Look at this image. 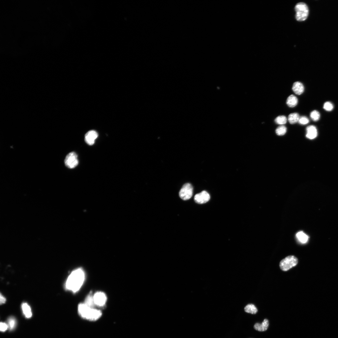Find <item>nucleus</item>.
<instances>
[{
    "instance_id": "f257e3e1",
    "label": "nucleus",
    "mask_w": 338,
    "mask_h": 338,
    "mask_svg": "<svg viewBox=\"0 0 338 338\" xmlns=\"http://www.w3.org/2000/svg\"><path fill=\"white\" fill-rule=\"evenodd\" d=\"M85 279L84 272L82 269L78 268L73 271L66 282V289L73 293L76 292L83 285Z\"/></svg>"
},
{
    "instance_id": "f03ea898",
    "label": "nucleus",
    "mask_w": 338,
    "mask_h": 338,
    "mask_svg": "<svg viewBox=\"0 0 338 338\" xmlns=\"http://www.w3.org/2000/svg\"><path fill=\"white\" fill-rule=\"evenodd\" d=\"M295 18L297 20L302 21L307 19L309 14V9L307 5L304 3L297 4L295 7Z\"/></svg>"
},
{
    "instance_id": "7ed1b4c3",
    "label": "nucleus",
    "mask_w": 338,
    "mask_h": 338,
    "mask_svg": "<svg viewBox=\"0 0 338 338\" xmlns=\"http://www.w3.org/2000/svg\"><path fill=\"white\" fill-rule=\"evenodd\" d=\"M298 262V259L295 257L293 255H290L280 262V266L282 270L286 271L295 266L297 264Z\"/></svg>"
},
{
    "instance_id": "20e7f679",
    "label": "nucleus",
    "mask_w": 338,
    "mask_h": 338,
    "mask_svg": "<svg viewBox=\"0 0 338 338\" xmlns=\"http://www.w3.org/2000/svg\"><path fill=\"white\" fill-rule=\"evenodd\" d=\"M193 187L190 184H185L179 192V196L181 199L186 201L190 199L193 194Z\"/></svg>"
},
{
    "instance_id": "39448f33",
    "label": "nucleus",
    "mask_w": 338,
    "mask_h": 338,
    "mask_svg": "<svg viewBox=\"0 0 338 338\" xmlns=\"http://www.w3.org/2000/svg\"><path fill=\"white\" fill-rule=\"evenodd\" d=\"M77 154L74 152L69 153L66 156L65 163L66 166L70 169H73L77 167L78 164Z\"/></svg>"
},
{
    "instance_id": "423d86ee",
    "label": "nucleus",
    "mask_w": 338,
    "mask_h": 338,
    "mask_svg": "<svg viewBox=\"0 0 338 338\" xmlns=\"http://www.w3.org/2000/svg\"><path fill=\"white\" fill-rule=\"evenodd\" d=\"M95 305L99 307L104 306L107 301L106 296L102 292H96L93 296Z\"/></svg>"
},
{
    "instance_id": "0eeeda50",
    "label": "nucleus",
    "mask_w": 338,
    "mask_h": 338,
    "mask_svg": "<svg viewBox=\"0 0 338 338\" xmlns=\"http://www.w3.org/2000/svg\"><path fill=\"white\" fill-rule=\"evenodd\" d=\"M210 199V196L207 191H204L196 194L194 197L195 202L199 204H203L208 202Z\"/></svg>"
},
{
    "instance_id": "6e6552de",
    "label": "nucleus",
    "mask_w": 338,
    "mask_h": 338,
    "mask_svg": "<svg viewBox=\"0 0 338 338\" xmlns=\"http://www.w3.org/2000/svg\"><path fill=\"white\" fill-rule=\"evenodd\" d=\"M98 137L96 131L90 130L88 132L85 136V141L89 145H92L95 143L96 139Z\"/></svg>"
},
{
    "instance_id": "1a4fd4ad",
    "label": "nucleus",
    "mask_w": 338,
    "mask_h": 338,
    "mask_svg": "<svg viewBox=\"0 0 338 338\" xmlns=\"http://www.w3.org/2000/svg\"><path fill=\"white\" fill-rule=\"evenodd\" d=\"M306 137L310 139H313L317 137V131L316 127L313 125L308 126L306 129Z\"/></svg>"
},
{
    "instance_id": "9d476101",
    "label": "nucleus",
    "mask_w": 338,
    "mask_h": 338,
    "mask_svg": "<svg viewBox=\"0 0 338 338\" xmlns=\"http://www.w3.org/2000/svg\"><path fill=\"white\" fill-rule=\"evenodd\" d=\"M269 326V321L267 319H265L261 324L258 323L255 324L254 326V328L259 331L264 332L267 330Z\"/></svg>"
},
{
    "instance_id": "9b49d317",
    "label": "nucleus",
    "mask_w": 338,
    "mask_h": 338,
    "mask_svg": "<svg viewBox=\"0 0 338 338\" xmlns=\"http://www.w3.org/2000/svg\"><path fill=\"white\" fill-rule=\"evenodd\" d=\"M292 89L294 92L298 95L302 94L304 90V87L303 84L301 82L299 81L294 83Z\"/></svg>"
},
{
    "instance_id": "f8f14e48",
    "label": "nucleus",
    "mask_w": 338,
    "mask_h": 338,
    "mask_svg": "<svg viewBox=\"0 0 338 338\" xmlns=\"http://www.w3.org/2000/svg\"><path fill=\"white\" fill-rule=\"evenodd\" d=\"M21 308L24 316L27 318L31 317L32 316L31 309L29 305L26 303H23Z\"/></svg>"
},
{
    "instance_id": "ddd939ff",
    "label": "nucleus",
    "mask_w": 338,
    "mask_h": 338,
    "mask_svg": "<svg viewBox=\"0 0 338 338\" xmlns=\"http://www.w3.org/2000/svg\"><path fill=\"white\" fill-rule=\"evenodd\" d=\"M298 100L295 96L292 95L288 97L286 100L287 105L290 108H293L298 104Z\"/></svg>"
},
{
    "instance_id": "4468645a",
    "label": "nucleus",
    "mask_w": 338,
    "mask_h": 338,
    "mask_svg": "<svg viewBox=\"0 0 338 338\" xmlns=\"http://www.w3.org/2000/svg\"><path fill=\"white\" fill-rule=\"evenodd\" d=\"M296 236L298 241L302 244L307 243L308 240V236L302 231L297 233Z\"/></svg>"
},
{
    "instance_id": "2eb2a0df",
    "label": "nucleus",
    "mask_w": 338,
    "mask_h": 338,
    "mask_svg": "<svg viewBox=\"0 0 338 338\" xmlns=\"http://www.w3.org/2000/svg\"><path fill=\"white\" fill-rule=\"evenodd\" d=\"M300 118L299 115L298 113H292L289 115L288 120L291 124L293 125L299 122Z\"/></svg>"
},
{
    "instance_id": "dca6fc26",
    "label": "nucleus",
    "mask_w": 338,
    "mask_h": 338,
    "mask_svg": "<svg viewBox=\"0 0 338 338\" xmlns=\"http://www.w3.org/2000/svg\"><path fill=\"white\" fill-rule=\"evenodd\" d=\"M244 310L246 312L252 314H255L258 311L257 308L252 304L247 305L245 307Z\"/></svg>"
},
{
    "instance_id": "f3484780",
    "label": "nucleus",
    "mask_w": 338,
    "mask_h": 338,
    "mask_svg": "<svg viewBox=\"0 0 338 338\" xmlns=\"http://www.w3.org/2000/svg\"><path fill=\"white\" fill-rule=\"evenodd\" d=\"M84 303L88 307L91 308H93L95 304L94 301L93 297L91 293H90L87 296L85 299Z\"/></svg>"
},
{
    "instance_id": "a211bd4d",
    "label": "nucleus",
    "mask_w": 338,
    "mask_h": 338,
    "mask_svg": "<svg viewBox=\"0 0 338 338\" xmlns=\"http://www.w3.org/2000/svg\"><path fill=\"white\" fill-rule=\"evenodd\" d=\"M287 131L286 127L282 125L278 127L276 130V133L279 136H283L285 134Z\"/></svg>"
},
{
    "instance_id": "6ab92c4d",
    "label": "nucleus",
    "mask_w": 338,
    "mask_h": 338,
    "mask_svg": "<svg viewBox=\"0 0 338 338\" xmlns=\"http://www.w3.org/2000/svg\"><path fill=\"white\" fill-rule=\"evenodd\" d=\"M275 122L278 125H283L286 123L287 118L284 116H279L276 118Z\"/></svg>"
},
{
    "instance_id": "aec40b11",
    "label": "nucleus",
    "mask_w": 338,
    "mask_h": 338,
    "mask_svg": "<svg viewBox=\"0 0 338 338\" xmlns=\"http://www.w3.org/2000/svg\"><path fill=\"white\" fill-rule=\"evenodd\" d=\"M310 117L313 121H317L319 119L320 114L317 111L314 110L311 113Z\"/></svg>"
},
{
    "instance_id": "412c9836",
    "label": "nucleus",
    "mask_w": 338,
    "mask_h": 338,
    "mask_svg": "<svg viewBox=\"0 0 338 338\" xmlns=\"http://www.w3.org/2000/svg\"><path fill=\"white\" fill-rule=\"evenodd\" d=\"M8 328L10 330H12L14 328L16 325V321L15 319L13 317H11L8 320Z\"/></svg>"
},
{
    "instance_id": "4be33fe9",
    "label": "nucleus",
    "mask_w": 338,
    "mask_h": 338,
    "mask_svg": "<svg viewBox=\"0 0 338 338\" xmlns=\"http://www.w3.org/2000/svg\"><path fill=\"white\" fill-rule=\"evenodd\" d=\"M324 108L327 111H331L333 109V106L331 102H326L324 104Z\"/></svg>"
},
{
    "instance_id": "5701e85b",
    "label": "nucleus",
    "mask_w": 338,
    "mask_h": 338,
    "mask_svg": "<svg viewBox=\"0 0 338 338\" xmlns=\"http://www.w3.org/2000/svg\"><path fill=\"white\" fill-rule=\"evenodd\" d=\"M309 119L306 117L302 116L300 117L299 122L302 125H306L309 122Z\"/></svg>"
},
{
    "instance_id": "b1692460",
    "label": "nucleus",
    "mask_w": 338,
    "mask_h": 338,
    "mask_svg": "<svg viewBox=\"0 0 338 338\" xmlns=\"http://www.w3.org/2000/svg\"><path fill=\"white\" fill-rule=\"evenodd\" d=\"M8 328V326L7 324L5 323H1V325H0V330H1V331L2 332H5Z\"/></svg>"
},
{
    "instance_id": "393cba45",
    "label": "nucleus",
    "mask_w": 338,
    "mask_h": 338,
    "mask_svg": "<svg viewBox=\"0 0 338 338\" xmlns=\"http://www.w3.org/2000/svg\"><path fill=\"white\" fill-rule=\"evenodd\" d=\"M6 301V299L5 298L1 293V297H0V303H1V305L5 303Z\"/></svg>"
}]
</instances>
